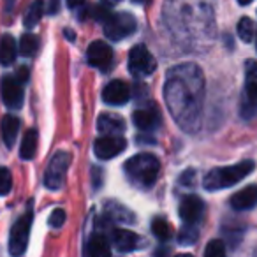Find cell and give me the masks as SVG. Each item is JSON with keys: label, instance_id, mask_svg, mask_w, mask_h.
Here are the masks:
<instances>
[{"label": "cell", "instance_id": "6da1fadb", "mask_svg": "<svg viewBox=\"0 0 257 257\" xmlns=\"http://www.w3.org/2000/svg\"><path fill=\"white\" fill-rule=\"evenodd\" d=\"M164 99L171 116L187 133H196L201 123L204 99L203 72L194 64H182L168 72Z\"/></svg>", "mask_w": 257, "mask_h": 257}, {"label": "cell", "instance_id": "7a4b0ae2", "mask_svg": "<svg viewBox=\"0 0 257 257\" xmlns=\"http://www.w3.org/2000/svg\"><path fill=\"white\" fill-rule=\"evenodd\" d=\"M123 169L133 183L141 189H150L157 182L161 162L154 154H138L125 162Z\"/></svg>", "mask_w": 257, "mask_h": 257}, {"label": "cell", "instance_id": "3957f363", "mask_svg": "<svg viewBox=\"0 0 257 257\" xmlns=\"http://www.w3.org/2000/svg\"><path fill=\"white\" fill-rule=\"evenodd\" d=\"M255 168L253 161H243L234 166H225V168H215L204 176L203 185L206 190H222L227 187L236 185L243 178L250 175Z\"/></svg>", "mask_w": 257, "mask_h": 257}, {"label": "cell", "instance_id": "277c9868", "mask_svg": "<svg viewBox=\"0 0 257 257\" xmlns=\"http://www.w3.org/2000/svg\"><path fill=\"white\" fill-rule=\"evenodd\" d=\"M104 34L107 39L111 41H121L125 37L133 36L136 32V18L128 13H114V15H107L104 20Z\"/></svg>", "mask_w": 257, "mask_h": 257}, {"label": "cell", "instance_id": "5b68a950", "mask_svg": "<svg viewBox=\"0 0 257 257\" xmlns=\"http://www.w3.org/2000/svg\"><path fill=\"white\" fill-rule=\"evenodd\" d=\"M32 206L23 213L22 218L16 220L13 225L11 234H9V252L11 255H22L25 253L27 245H29V236H30V225H32Z\"/></svg>", "mask_w": 257, "mask_h": 257}, {"label": "cell", "instance_id": "8992f818", "mask_svg": "<svg viewBox=\"0 0 257 257\" xmlns=\"http://www.w3.org/2000/svg\"><path fill=\"white\" fill-rule=\"evenodd\" d=\"M69 166H71V154L69 152H58V154H55L46 169V175H44V185L50 190L60 189L65 182Z\"/></svg>", "mask_w": 257, "mask_h": 257}, {"label": "cell", "instance_id": "52a82bcc", "mask_svg": "<svg viewBox=\"0 0 257 257\" xmlns=\"http://www.w3.org/2000/svg\"><path fill=\"white\" fill-rule=\"evenodd\" d=\"M128 69L136 78H143V76L154 74V71L157 69V60L154 58V55L148 51L147 46L138 44L131 50L128 53Z\"/></svg>", "mask_w": 257, "mask_h": 257}, {"label": "cell", "instance_id": "ba28073f", "mask_svg": "<svg viewBox=\"0 0 257 257\" xmlns=\"http://www.w3.org/2000/svg\"><path fill=\"white\" fill-rule=\"evenodd\" d=\"M125 148H127V141L121 136L102 134V136L93 143V154H95L97 159L109 161V159H114L116 155L123 154Z\"/></svg>", "mask_w": 257, "mask_h": 257}, {"label": "cell", "instance_id": "9c48e42d", "mask_svg": "<svg viewBox=\"0 0 257 257\" xmlns=\"http://www.w3.org/2000/svg\"><path fill=\"white\" fill-rule=\"evenodd\" d=\"M86 58H88V64L95 69H100L102 72H107L111 67H113V50L111 46H107L102 41H93L88 46V51H86Z\"/></svg>", "mask_w": 257, "mask_h": 257}, {"label": "cell", "instance_id": "30bf717a", "mask_svg": "<svg viewBox=\"0 0 257 257\" xmlns=\"http://www.w3.org/2000/svg\"><path fill=\"white\" fill-rule=\"evenodd\" d=\"M2 99H4L6 106L9 109H20L23 104V97H25V92H23V83L18 81L16 78H11V76H6L2 79Z\"/></svg>", "mask_w": 257, "mask_h": 257}, {"label": "cell", "instance_id": "8fae6325", "mask_svg": "<svg viewBox=\"0 0 257 257\" xmlns=\"http://www.w3.org/2000/svg\"><path fill=\"white\" fill-rule=\"evenodd\" d=\"M180 218L185 224H197L204 215V201L199 196H187L182 199L178 208Z\"/></svg>", "mask_w": 257, "mask_h": 257}, {"label": "cell", "instance_id": "7c38bea8", "mask_svg": "<svg viewBox=\"0 0 257 257\" xmlns=\"http://www.w3.org/2000/svg\"><path fill=\"white\" fill-rule=\"evenodd\" d=\"M111 243H113L118 252L127 253L140 248L145 241L141 236H138L133 231H128V229H113L111 231Z\"/></svg>", "mask_w": 257, "mask_h": 257}, {"label": "cell", "instance_id": "4fadbf2b", "mask_svg": "<svg viewBox=\"0 0 257 257\" xmlns=\"http://www.w3.org/2000/svg\"><path fill=\"white\" fill-rule=\"evenodd\" d=\"M131 97V88L125 81L121 79H114L106 85L102 90V100L109 106H121L125 104Z\"/></svg>", "mask_w": 257, "mask_h": 257}, {"label": "cell", "instance_id": "5bb4252c", "mask_svg": "<svg viewBox=\"0 0 257 257\" xmlns=\"http://www.w3.org/2000/svg\"><path fill=\"white\" fill-rule=\"evenodd\" d=\"M133 121L140 131H152L159 125L161 121V114H159V109L154 106V104H148L147 107H141V109H136L133 113Z\"/></svg>", "mask_w": 257, "mask_h": 257}, {"label": "cell", "instance_id": "9a60e30c", "mask_svg": "<svg viewBox=\"0 0 257 257\" xmlns=\"http://www.w3.org/2000/svg\"><path fill=\"white\" fill-rule=\"evenodd\" d=\"M231 206L238 211L250 210L257 206V185H248L246 189L236 192L231 197Z\"/></svg>", "mask_w": 257, "mask_h": 257}, {"label": "cell", "instance_id": "2e32d148", "mask_svg": "<svg viewBox=\"0 0 257 257\" xmlns=\"http://www.w3.org/2000/svg\"><path fill=\"white\" fill-rule=\"evenodd\" d=\"M245 71H246V78H245L246 104L257 109V64L248 60L245 65Z\"/></svg>", "mask_w": 257, "mask_h": 257}, {"label": "cell", "instance_id": "e0dca14e", "mask_svg": "<svg viewBox=\"0 0 257 257\" xmlns=\"http://www.w3.org/2000/svg\"><path fill=\"white\" fill-rule=\"evenodd\" d=\"M20 121L18 116L15 114H6L0 121V131H2V140H4L6 147L8 148H13L16 143V138H18V133H20Z\"/></svg>", "mask_w": 257, "mask_h": 257}, {"label": "cell", "instance_id": "ac0fdd59", "mask_svg": "<svg viewBox=\"0 0 257 257\" xmlns=\"http://www.w3.org/2000/svg\"><path fill=\"white\" fill-rule=\"evenodd\" d=\"M100 134H113V136H121L125 131V120L118 114L104 113L100 114L99 121H97Z\"/></svg>", "mask_w": 257, "mask_h": 257}, {"label": "cell", "instance_id": "d6986e66", "mask_svg": "<svg viewBox=\"0 0 257 257\" xmlns=\"http://www.w3.org/2000/svg\"><path fill=\"white\" fill-rule=\"evenodd\" d=\"M85 252H86V255H90V257H107L111 253L109 241H107V238L102 234H92L88 243H86Z\"/></svg>", "mask_w": 257, "mask_h": 257}, {"label": "cell", "instance_id": "ffe728a7", "mask_svg": "<svg viewBox=\"0 0 257 257\" xmlns=\"http://www.w3.org/2000/svg\"><path fill=\"white\" fill-rule=\"evenodd\" d=\"M37 145H39V134L36 128L27 131V134L23 136L22 147H20V157L23 161H32L37 154Z\"/></svg>", "mask_w": 257, "mask_h": 257}, {"label": "cell", "instance_id": "44dd1931", "mask_svg": "<svg viewBox=\"0 0 257 257\" xmlns=\"http://www.w3.org/2000/svg\"><path fill=\"white\" fill-rule=\"evenodd\" d=\"M106 213L107 217H111L116 222H123V224H134L136 222V217L128 208H125L123 204L116 203V201H109L106 204Z\"/></svg>", "mask_w": 257, "mask_h": 257}, {"label": "cell", "instance_id": "7402d4cb", "mask_svg": "<svg viewBox=\"0 0 257 257\" xmlns=\"http://www.w3.org/2000/svg\"><path fill=\"white\" fill-rule=\"evenodd\" d=\"M16 60V41L13 36L6 34L0 39V64L11 65Z\"/></svg>", "mask_w": 257, "mask_h": 257}, {"label": "cell", "instance_id": "603a6c76", "mask_svg": "<svg viewBox=\"0 0 257 257\" xmlns=\"http://www.w3.org/2000/svg\"><path fill=\"white\" fill-rule=\"evenodd\" d=\"M44 11H46V2H44V0H36L34 4H30V8L27 9V13H25V18H23L25 29L32 30L34 27L39 23V20L43 18Z\"/></svg>", "mask_w": 257, "mask_h": 257}, {"label": "cell", "instance_id": "cb8c5ba5", "mask_svg": "<svg viewBox=\"0 0 257 257\" xmlns=\"http://www.w3.org/2000/svg\"><path fill=\"white\" fill-rule=\"evenodd\" d=\"M39 51V37L34 36V34H25V36L20 39V53L27 58H32Z\"/></svg>", "mask_w": 257, "mask_h": 257}, {"label": "cell", "instance_id": "d4e9b609", "mask_svg": "<svg viewBox=\"0 0 257 257\" xmlns=\"http://www.w3.org/2000/svg\"><path fill=\"white\" fill-rule=\"evenodd\" d=\"M152 231H154V234L157 236V239H161V241H166V239L171 238L173 231H171V225L168 224V222L164 220V218L157 217L152 220Z\"/></svg>", "mask_w": 257, "mask_h": 257}, {"label": "cell", "instance_id": "484cf974", "mask_svg": "<svg viewBox=\"0 0 257 257\" xmlns=\"http://www.w3.org/2000/svg\"><path fill=\"white\" fill-rule=\"evenodd\" d=\"M199 238V231L196 229V224H185L178 234L180 245H194Z\"/></svg>", "mask_w": 257, "mask_h": 257}, {"label": "cell", "instance_id": "4316f807", "mask_svg": "<svg viewBox=\"0 0 257 257\" xmlns=\"http://www.w3.org/2000/svg\"><path fill=\"white\" fill-rule=\"evenodd\" d=\"M238 36L245 43H250L253 39V22L248 16H243L238 22Z\"/></svg>", "mask_w": 257, "mask_h": 257}, {"label": "cell", "instance_id": "83f0119b", "mask_svg": "<svg viewBox=\"0 0 257 257\" xmlns=\"http://www.w3.org/2000/svg\"><path fill=\"white\" fill-rule=\"evenodd\" d=\"M13 189V176L8 168H0V196H8Z\"/></svg>", "mask_w": 257, "mask_h": 257}, {"label": "cell", "instance_id": "f1b7e54d", "mask_svg": "<svg viewBox=\"0 0 257 257\" xmlns=\"http://www.w3.org/2000/svg\"><path fill=\"white\" fill-rule=\"evenodd\" d=\"M225 253V245L220 239H213L208 243V246L204 248V255L206 257H220Z\"/></svg>", "mask_w": 257, "mask_h": 257}, {"label": "cell", "instance_id": "f546056e", "mask_svg": "<svg viewBox=\"0 0 257 257\" xmlns=\"http://www.w3.org/2000/svg\"><path fill=\"white\" fill-rule=\"evenodd\" d=\"M48 224H50V227H53V229H60L62 225L65 224V211L60 210V208L53 210L50 215V218H48Z\"/></svg>", "mask_w": 257, "mask_h": 257}, {"label": "cell", "instance_id": "4dcf8cb0", "mask_svg": "<svg viewBox=\"0 0 257 257\" xmlns=\"http://www.w3.org/2000/svg\"><path fill=\"white\" fill-rule=\"evenodd\" d=\"M16 79L22 83H27L29 81V69L27 67H20L18 69V74H16Z\"/></svg>", "mask_w": 257, "mask_h": 257}, {"label": "cell", "instance_id": "1f68e13d", "mask_svg": "<svg viewBox=\"0 0 257 257\" xmlns=\"http://www.w3.org/2000/svg\"><path fill=\"white\" fill-rule=\"evenodd\" d=\"M192 178H194V171H187L182 175V178H180V183H185V185H190L192 183Z\"/></svg>", "mask_w": 257, "mask_h": 257}, {"label": "cell", "instance_id": "d6a6232c", "mask_svg": "<svg viewBox=\"0 0 257 257\" xmlns=\"http://www.w3.org/2000/svg\"><path fill=\"white\" fill-rule=\"evenodd\" d=\"M57 11H58V0H50V6H48L46 13H50V15H55Z\"/></svg>", "mask_w": 257, "mask_h": 257}, {"label": "cell", "instance_id": "836d02e7", "mask_svg": "<svg viewBox=\"0 0 257 257\" xmlns=\"http://www.w3.org/2000/svg\"><path fill=\"white\" fill-rule=\"evenodd\" d=\"M85 0H67L69 8H78V6H81Z\"/></svg>", "mask_w": 257, "mask_h": 257}, {"label": "cell", "instance_id": "e575fe53", "mask_svg": "<svg viewBox=\"0 0 257 257\" xmlns=\"http://www.w3.org/2000/svg\"><path fill=\"white\" fill-rule=\"evenodd\" d=\"M118 2H121V0H102V4H106V6H114V4H118Z\"/></svg>", "mask_w": 257, "mask_h": 257}, {"label": "cell", "instance_id": "d590c367", "mask_svg": "<svg viewBox=\"0 0 257 257\" xmlns=\"http://www.w3.org/2000/svg\"><path fill=\"white\" fill-rule=\"evenodd\" d=\"M238 2L241 6H246V4H250V2H253V0H238Z\"/></svg>", "mask_w": 257, "mask_h": 257}, {"label": "cell", "instance_id": "8d00e7d4", "mask_svg": "<svg viewBox=\"0 0 257 257\" xmlns=\"http://www.w3.org/2000/svg\"><path fill=\"white\" fill-rule=\"evenodd\" d=\"M133 2H136V4H147V2H150V0H133Z\"/></svg>", "mask_w": 257, "mask_h": 257}]
</instances>
